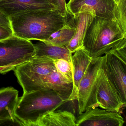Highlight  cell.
<instances>
[{
  "label": "cell",
  "instance_id": "9a60e30c",
  "mask_svg": "<svg viewBox=\"0 0 126 126\" xmlns=\"http://www.w3.org/2000/svg\"><path fill=\"white\" fill-rule=\"evenodd\" d=\"M19 98V92L14 88L0 89V123L16 122L14 113Z\"/></svg>",
  "mask_w": 126,
  "mask_h": 126
},
{
  "label": "cell",
  "instance_id": "d6986e66",
  "mask_svg": "<svg viewBox=\"0 0 126 126\" xmlns=\"http://www.w3.org/2000/svg\"><path fill=\"white\" fill-rule=\"evenodd\" d=\"M57 73L67 82L73 84V72L72 64L64 59H59L53 61Z\"/></svg>",
  "mask_w": 126,
  "mask_h": 126
},
{
  "label": "cell",
  "instance_id": "cb8c5ba5",
  "mask_svg": "<svg viewBox=\"0 0 126 126\" xmlns=\"http://www.w3.org/2000/svg\"><path fill=\"white\" fill-rule=\"evenodd\" d=\"M20 64H13L5 67H0V73L4 74L11 70H13L14 69L17 65Z\"/></svg>",
  "mask_w": 126,
  "mask_h": 126
},
{
  "label": "cell",
  "instance_id": "7a4b0ae2",
  "mask_svg": "<svg viewBox=\"0 0 126 126\" xmlns=\"http://www.w3.org/2000/svg\"><path fill=\"white\" fill-rule=\"evenodd\" d=\"M125 44L126 30L119 22L95 16L87 29L83 47L96 58Z\"/></svg>",
  "mask_w": 126,
  "mask_h": 126
},
{
  "label": "cell",
  "instance_id": "30bf717a",
  "mask_svg": "<svg viewBox=\"0 0 126 126\" xmlns=\"http://www.w3.org/2000/svg\"><path fill=\"white\" fill-rule=\"evenodd\" d=\"M42 89L52 90L66 102L71 101L73 84L64 79L56 69L51 73L40 77L31 83L23 90V94Z\"/></svg>",
  "mask_w": 126,
  "mask_h": 126
},
{
  "label": "cell",
  "instance_id": "52a82bcc",
  "mask_svg": "<svg viewBox=\"0 0 126 126\" xmlns=\"http://www.w3.org/2000/svg\"><path fill=\"white\" fill-rule=\"evenodd\" d=\"M104 64V61L98 71L96 76V95L98 106L109 111L119 112L126 106V104L108 78Z\"/></svg>",
  "mask_w": 126,
  "mask_h": 126
},
{
  "label": "cell",
  "instance_id": "9c48e42d",
  "mask_svg": "<svg viewBox=\"0 0 126 126\" xmlns=\"http://www.w3.org/2000/svg\"><path fill=\"white\" fill-rule=\"evenodd\" d=\"M106 75L126 104V59L111 50L104 55Z\"/></svg>",
  "mask_w": 126,
  "mask_h": 126
},
{
  "label": "cell",
  "instance_id": "3957f363",
  "mask_svg": "<svg viewBox=\"0 0 126 126\" xmlns=\"http://www.w3.org/2000/svg\"><path fill=\"white\" fill-rule=\"evenodd\" d=\"M66 102L50 89L23 94L15 110L16 122L21 126H33L46 113L57 110Z\"/></svg>",
  "mask_w": 126,
  "mask_h": 126
},
{
  "label": "cell",
  "instance_id": "d4e9b609",
  "mask_svg": "<svg viewBox=\"0 0 126 126\" xmlns=\"http://www.w3.org/2000/svg\"><path fill=\"white\" fill-rule=\"evenodd\" d=\"M115 2L118 5L119 3V2H120V0H114Z\"/></svg>",
  "mask_w": 126,
  "mask_h": 126
},
{
  "label": "cell",
  "instance_id": "8fae6325",
  "mask_svg": "<svg viewBox=\"0 0 126 126\" xmlns=\"http://www.w3.org/2000/svg\"><path fill=\"white\" fill-rule=\"evenodd\" d=\"M125 123L119 112L109 111L98 107L91 108L79 114L76 126H122Z\"/></svg>",
  "mask_w": 126,
  "mask_h": 126
},
{
  "label": "cell",
  "instance_id": "4316f807",
  "mask_svg": "<svg viewBox=\"0 0 126 126\" xmlns=\"http://www.w3.org/2000/svg\"></svg>",
  "mask_w": 126,
  "mask_h": 126
},
{
  "label": "cell",
  "instance_id": "8992f818",
  "mask_svg": "<svg viewBox=\"0 0 126 126\" xmlns=\"http://www.w3.org/2000/svg\"><path fill=\"white\" fill-rule=\"evenodd\" d=\"M67 6L70 15L88 11L96 16L118 21L122 25L119 8L114 0H74Z\"/></svg>",
  "mask_w": 126,
  "mask_h": 126
},
{
  "label": "cell",
  "instance_id": "603a6c76",
  "mask_svg": "<svg viewBox=\"0 0 126 126\" xmlns=\"http://www.w3.org/2000/svg\"><path fill=\"white\" fill-rule=\"evenodd\" d=\"M0 26L9 29H12L9 17L1 11H0Z\"/></svg>",
  "mask_w": 126,
  "mask_h": 126
},
{
  "label": "cell",
  "instance_id": "7c38bea8",
  "mask_svg": "<svg viewBox=\"0 0 126 126\" xmlns=\"http://www.w3.org/2000/svg\"><path fill=\"white\" fill-rule=\"evenodd\" d=\"M51 10V6L46 0H1L0 1V11L9 17L18 13L29 11Z\"/></svg>",
  "mask_w": 126,
  "mask_h": 126
},
{
  "label": "cell",
  "instance_id": "4fadbf2b",
  "mask_svg": "<svg viewBox=\"0 0 126 126\" xmlns=\"http://www.w3.org/2000/svg\"><path fill=\"white\" fill-rule=\"evenodd\" d=\"M71 16L76 31L72 39L66 47L73 54L79 48L83 47V40L87 29L95 15L91 12L84 11Z\"/></svg>",
  "mask_w": 126,
  "mask_h": 126
},
{
  "label": "cell",
  "instance_id": "484cf974",
  "mask_svg": "<svg viewBox=\"0 0 126 126\" xmlns=\"http://www.w3.org/2000/svg\"><path fill=\"white\" fill-rule=\"evenodd\" d=\"M73 0H69V2H71V1H73Z\"/></svg>",
  "mask_w": 126,
  "mask_h": 126
},
{
  "label": "cell",
  "instance_id": "ffe728a7",
  "mask_svg": "<svg viewBox=\"0 0 126 126\" xmlns=\"http://www.w3.org/2000/svg\"><path fill=\"white\" fill-rule=\"evenodd\" d=\"M51 8V10L59 13L61 16H67L68 11L65 0H46Z\"/></svg>",
  "mask_w": 126,
  "mask_h": 126
},
{
  "label": "cell",
  "instance_id": "ac0fdd59",
  "mask_svg": "<svg viewBox=\"0 0 126 126\" xmlns=\"http://www.w3.org/2000/svg\"><path fill=\"white\" fill-rule=\"evenodd\" d=\"M70 16L71 19H68L62 28L51 34L44 42L57 46H66L68 45L76 31L72 16Z\"/></svg>",
  "mask_w": 126,
  "mask_h": 126
},
{
  "label": "cell",
  "instance_id": "44dd1931",
  "mask_svg": "<svg viewBox=\"0 0 126 126\" xmlns=\"http://www.w3.org/2000/svg\"><path fill=\"white\" fill-rule=\"evenodd\" d=\"M118 6L120 12L122 26L124 29L126 30V0H120Z\"/></svg>",
  "mask_w": 126,
  "mask_h": 126
},
{
  "label": "cell",
  "instance_id": "ba28073f",
  "mask_svg": "<svg viewBox=\"0 0 126 126\" xmlns=\"http://www.w3.org/2000/svg\"><path fill=\"white\" fill-rule=\"evenodd\" d=\"M56 70L53 61L44 57H34L17 65L13 70L23 90L40 77Z\"/></svg>",
  "mask_w": 126,
  "mask_h": 126
},
{
  "label": "cell",
  "instance_id": "e0dca14e",
  "mask_svg": "<svg viewBox=\"0 0 126 126\" xmlns=\"http://www.w3.org/2000/svg\"><path fill=\"white\" fill-rule=\"evenodd\" d=\"M34 45L35 47L34 57H44L53 61L64 59L72 64V53L66 46H57L41 41Z\"/></svg>",
  "mask_w": 126,
  "mask_h": 126
},
{
  "label": "cell",
  "instance_id": "6da1fadb",
  "mask_svg": "<svg viewBox=\"0 0 126 126\" xmlns=\"http://www.w3.org/2000/svg\"><path fill=\"white\" fill-rule=\"evenodd\" d=\"M53 10L21 12L9 17L13 35L27 40L45 41L68 19Z\"/></svg>",
  "mask_w": 126,
  "mask_h": 126
},
{
  "label": "cell",
  "instance_id": "2e32d148",
  "mask_svg": "<svg viewBox=\"0 0 126 126\" xmlns=\"http://www.w3.org/2000/svg\"><path fill=\"white\" fill-rule=\"evenodd\" d=\"M76 122L72 112L57 109L46 113L33 126H76Z\"/></svg>",
  "mask_w": 126,
  "mask_h": 126
},
{
  "label": "cell",
  "instance_id": "5b68a950",
  "mask_svg": "<svg viewBox=\"0 0 126 126\" xmlns=\"http://www.w3.org/2000/svg\"><path fill=\"white\" fill-rule=\"evenodd\" d=\"M105 56L93 58L87 70L81 79L77 93L79 114L86 110L98 107L96 95V79L98 71L101 67Z\"/></svg>",
  "mask_w": 126,
  "mask_h": 126
},
{
  "label": "cell",
  "instance_id": "5bb4252c",
  "mask_svg": "<svg viewBox=\"0 0 126 126\" xmlns=\"http://www.w3.org/2000/svg\"><path fill=\"white\" fill-rule=\"evenodd\" d=\"M73 53L72 56L73 83L71 101L77 99L78 86L87 70L93 58L83 47L79 48Z\"/></svg>",
  "mask_w": 126,
  "mask_h": 126
},
{
  "label": "cell",
  "instance_id": "277c9868",
  "mask_svg": "<svg viewBox=\"0 0 126 126\" xmlns=\"http://www.w3.org/2000/svg\"><path fill=\"white\" fill-rule=\"evenodd\" d=\"M34 53L31 40L14 35L0 40V67L22 64L33 58Z\"/></svg>",
  "mask_w": 126,
  "mask_h": 126
},
{
  "label": "cell",
  "instance_id": "7402d4cb",
  "mask_svg": "<svg viewBox=\"0 0 126 126\" xmlns=\"http://www.w3.org/2000/svg\"><path fill=\"white\" fill-rule=\"evenodd\" d=\"M13 35V32L12 29L0 26V40L7 39Z\"/></svg>",
  "mask_w": 126,
  "mask_h": 126
}]
</instances>
